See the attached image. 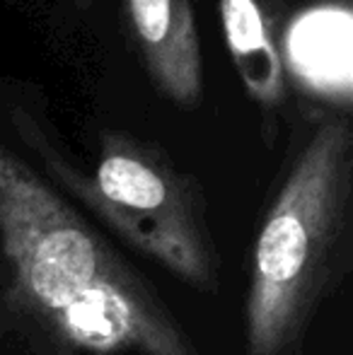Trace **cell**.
Wrapping results in <instances>:
<instances>
[{"label":"cell","mask_w":353,"mask_h":355,"mask_svg":"<svg viewBox=\"0 0 353 355\" xmlns=\"http://www.w3.org/2000/svg\"><path fill=\"white\" fill-rule=\"evenodd\" d=\"M353 136L344 119L312 133L268 208L252 254L247 355H295L349 261Z\"/></svg>","instance_id":"cell-2"},{"label":"cell","mask_w":353,"mask_h":355,"mask_svg":"<svg viewBox=\"0 0 353 355\" xmlns=\"http://www.w3.org/2000/svg\"><path fill=\"white\" fill-rule=\"evenodd\" d=\"M346 19V12H317L300 27L298 39H291L293 58L302 66L307 78L320 85H349V61L332 56V49L336 51V44H349V27L336 34V27Z\"/></svg>","instance_id":"cell-6"},{"label":"cell","mask_w":353,"mask_h":355,"mask_svg":"<svg viewBox=\"0 0 353 355\" xmlns=\"http://www.w3.org/2000/svg\"><path fill=\"white\" fill-rule=\"evenodd\" d=\"M78 5H80V8H87V5H89V0H78Z\"/></svg>","instance_id":"cell-7"},{"label":"cell","mask_w":353,"mask_h":355,"mask_svg":"<svg viewBox=\"0 0 353 355\" xmlns=\"http://www.w3.org/2000/svg\"><path fill=\"white\" fill-rule=\"evenodd\" d=\"M223 27L232 61L255 99L273 104L283 94V71L255 0H221Z\"/></svg>","instance_id":"cell-5"},{"label":"cell","mask_w":353,"mask_h":355,"mask_svg":"<svg viewBox=\"0 0 353 355\" xmlns=\"http://www.w3.org/2000/svg\"><path fill=\"white\" fill-rule=\"evenodd\" d=\"M126 17L155 87L193 107L203 92V61L189 0H126Z\"/></svg>","instance_id":"cell-4"},{"label":"cell","mask_w":353,"mask_h":355,"mask_svg":"<svg viewBox=\"0 0 353 355\" xmlns=\"http://www.w3.org/2000/svg\"><path fill=\"white\" fill-rule=\"evenodd\" d=\"M3 317L56 355H201L146 278L0 145Z\"/></svg>","instance_id":"cell-1"},{"label":"cell","mask_w":353,"mask_h":355,"mask_svg":"<svg viewBox=\"0 0 353 355\" xmlns=\"http://www.w3.org/2000/svg\"><path fill=\"white\" fill-rule=\"evenodd\" d=\"M56 177L128 247L191 288L218 285V254L201 198L160 153L126 136H104L92 174H80L44 141H32Z\"/></svg>","instance_id":"cell-3"}]
</instances>
